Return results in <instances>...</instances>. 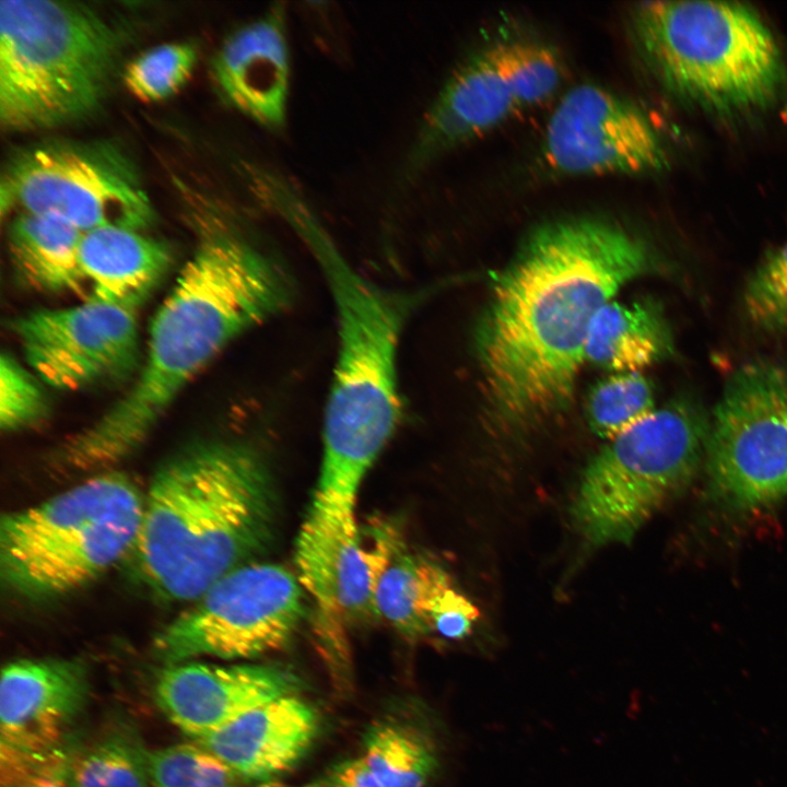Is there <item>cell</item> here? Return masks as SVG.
I'll use <instances>...</instances> for the list:
<instances>
[{
    "label": "cell",
    "instance_id": "obj_25",
    "mask_svg": "<svg viewBox=\"0 0 787 787\" xmlns=\"http://www.w3.org/2000/svg\"><path fill=\"white\" fill-rule=\"evenodd\" d=\"M68 787H151L148 751L131 735L113 733L73 756Z\"/></svg>",
    "mask_w": 787,
    "mask_h": 787
},
{
    "label": "cell",
    "instance_id": "obj_31",
    "mask_svg": "<svg viewBox=\"0 0 787 787\" xmlns=\"http://www.w3.org/2000/svg\"><path fill=\"white\" fill-rule=\"evenodd\" d=\"M71 755L64 745L20 750L0 745L1 787H68Z\"/></svg>",
    "mask_w": 787,
    "mask_h": 787
},
{
    "label": "cell",
    "instance_id": "obj_18",
    "mask_svg": "<svg viewBox=\"0 0 787 787\" xmlns=\"http://www.w3.org/2000/svg\"><path fill=\"white\" fill-rule=\"evenodd\" d=\"M212 74L230 105L268 129H281L291 74L284 9L271 8L230 34L212 61Z\"/></svg>",
    "mask_w": 787,
    "mask_h": 787
},
{
    "label": "cell",
    "instance_id": "obj_29",
    "mask_svg": "<svg viewBox=\"0 0 787 787\" xmlns=\"http://www.w3.org/2000/svg\"><path fill=\"white\" fill-rule=\"evenodd\" d=\"M500 55L520 110L549 99L562 79L557 54L529 39L498 40Z\"/></svg>",
    "mask_w": 787,
    "mask_h": 787
},
{
    "label": "cell",
    "instance_id": "obj_24",
    "mask_svg": "<svg viewBox=\"0 0 787 787\" xmlns=\"http://www.w3.org/2000/svg\"><path fill=\"white\" fill-rule=\"evenodd\" d=\"M362 757L383 787H426L438 766L424 736L392 721L367 728Z\"/></svg>",
    "mask_w": 787,
    "mask_h": 787
},
{
    "label": "cell",
    "instance_id": "obj_7",
    "mask_svg": "<svg viewBox=\"0 0 787 787\" xmlns=\"http://www.w3.org/2000/svg\"><path fill=\"white\" fill-rule=\"evenodd\" d=\"M143 504L136 483L111 471L2 516L3 584L30 599L81 588L130 555Z\"/></svg>",
    "mask_w": 787,
    "mask_h": 787
},
{
    "label": "cell",
    "instance_id": "obj_10",
    "mask_svg": "<svg viewBox=\"0 0 787 787\" xmlns=\"http://www.w3.org/2000/svg\"><path fill=\"white\" fill-rule=\"evenodd\" d=\"M705 460L713 491L752 509L787 495V366L757 360L727 380L710 415Z\"/></svg>",
    "mask_w": 787,
    "mask_h": 787
},
{
    "label": "cell",
    "instance_id": "obj_28",
    "mask_svg": "<svg viewBox=\"0 0 787 787\" xmlns=\"http://www.w3.org/2000/svg\"><path fill=\"white\" fill-rule=\"evenodd\" d=\"M197 50L188 43H166L132 59L122 73L129 93L144 103L166 99L190 79Z\"/></svg>",
    "mask_w": 787,
    "mask_h": 787
},
{
    "label": "cell",
    "instance_id": "obj_34",
    "mask_svg": "<svg viewBox=\"0 0 787 787\" xmlns=\"http://www.w3.org/2000/svg\"><path fill=\"white\" fill-rule=\"evenodd\" d=\"M305 787H383L363 757L341 761Z\"/></svg>",
    "mask_w": 787,
    "mask_h": 787
},
{
    "label": "cell",
    "instance_id": "obj_33",
    "mask_svg": "<svg viewBox=\"0 0 787 787\" xmlns=\"http://www.w3.org/2000/svg\"><path fill=\"white\" fill-rule=\"evenodd\" d=\"M479 614L478 608L470 600L450 587L433 609V631L449 639L465 638L471 633Z\"/></svg>",
    "mask_w": 787,
    "mask_h": 787
},
{
    "label": "cell",
    "instance_id": "obj_2",
    "mask_svg": "<svg viewBox=\"0 0 787 787\" xmlns=\"http://www.w3.org/2000/svg\"><path fill=\"white\" fill-rule=\"evenodd\" d=\"M291 298L286 272L246 239L221 233L202 242L153 318L140 376L70 441L67 462L96 469L130 455L195 375Z\"/></svg>",
    "mask_w": 787,
    "mask_h": 787
},
{
    "label": "cell",
    "instance_id": "obj_3",
    "mask_svg": "<svg viewBox=\"0 0 787 787\" xmlns=\"http://www.w3.org/2000/svg\"><path fill=\"white\" fill-rule=\"evenodd\" d=\"M273 516L271 480L251 448L195 444L152 479L130 553L133 567L158 597L192 602L261 550Z\"/></svg>",
    "mask_w": 787,
    "mask_h": 787
},
{
    "label": "cell",
    "instance_id": "obj_11",
    "mask_svg": "<svg viewBox=\"0 0 787 787\" xmlns=\"http://www.w3.org/2000/svg\"><path fill=\"white\" fill-rule=\"evenodd\" d=\"M54 216L82 233L104 226L140 231L154 210L129 162L106 146L50 143L28 149L8 166L1 210Z\"/></svg>",
    "mask_w": 787,
    "mask_h": 787
},
{
    "label": "cell",
    "instance_id": "obj_16",
    "mask_svg": "<svg viewBox=\"0 0 787 787\" xmlns=\"http://www.w3.org/2000/svg\"><path fill=\"white\" fill-rule=\"evenodd\" d=\"M294 562L301 586L327 615L341 621L376 616L354 510L313 500Z\"/></svg>",
    "mask_w": 787,
    "mask_h": 787
},
{
    "label": "cell",
    "instance_id": "obj_4",
    "mask_svg": "<svg viewBox=\"0 0 787 787\" xmlns=\"http://www.w3.org/2000/svg\"><path fill=\"white\" fill-rule=\"evenodd\" d=\"M325 274L338 318V355L325 408L314 500L350 510L401 416L397 353L422 294L385 289L356 271L322 227L304 237Z\"/></svg>",
    "mask_w": 787,
    "mask_h": 787
},
{
    "label": "cell",
    "instance_id": "obj_20",
    "mask_svg": "<svg viewBox=\"0 0 787 787\" xmlns=\"http://www.w3.org/2000/svg\"><path fill=\"white\" fill-rule=\"evenodd\" d=\"M362 550L375 615L409 638L432 632L433 609L453 587L447 573L412 552L400 530L384 519L368 525Z\"/></svg>",
    "mask_w": 787,
    "mask_h": 787
},
{
    "label": "cell",
    "instance_id": "obj_22",
    "mask_svg": "<svg viewBox=\"0 0 787 787\" xmlns=\"http://www.w3.org/2000/svg\"><path fill=\"white\" fill-rule=\"evenodd\" d=\"M673 353V338L661 307L653 299H612L595 317L585 362L614 373H635Z\"/></svg>",
    "mask_w": 787,
    "mask_h": 787
},
{
    "label": "cell",
    "instance_id": "obj_9",
    "mask_svg": "<svg viewBox=\"0 0 787 787\" xmlns=\"http://www.w3.org/2000/svg\"><path fill=\"white\" fill-rule=\"evenodd\" d=\"M303 615V587L292 572L273 563H246L166 624L153 648L166 665L201 656L252 658L283 647Z\"/></svg>",
    "mask_w": 787,
    "mask_h": 787
},
{
    "label": "cell",
    "instance_id": "obj_8",
    "mask_svg": "<svg viewBox=\"0 0 787 787\" xmlns=\"http://www.w3.org/2000/svg\"><path fill=\"white\" fill-rule=\"evenodd\" d=\"M710 416L680 395L623 431L584 469L571 507L591 547L629 543L693 478L705 458Z\"/></svg>",
    "mask_w": 787,
    "mask_h": 787
},
{
    "label": "cell",
    "instance_id": "obj_14",
    "mask_svg": "<svg viewBox=\"0 0 787 787\" xmlns=\"http://www.w3.org/2000/svg\"><path fill=\"white\" fill-rule=\"evenodd\" d=\"M304 683L279 665H167L153 695L167 719L192 740L204 738L270 701L297 695Z\"/></svg>",
    "mask_w": 787,
    "mask_h": 787
},
{
    "label": "cell",
    "instance_id": "obj_12",
    "mask_svg": "<svg viewBox=\"0 0 787 787\" xmlns=\"http://www.w3.org/2000/svg\"><path fill=\"white\" fill-rule=\"evenodd\" d=\"M27 364L49 386L79 390L129 376L138 365L134 309L89 298L12 322Z\"/></svg>",
    "mask_w": 787,
    "mask_h": 787
},
{
    "label": "cell",
    "instance_id": "obj_13",
    "mask_svg": "<svg viewBox=\"0 0 787 787\" xmlns=\"http://www.w3.org/2000/svg\"><path fill=\"white\" fill-rule=\"evenodd\" d=\"M543 158L561 175H642L662 169L657 130L633 103L595 84L566 92L544 131Z\"/></svg>",
    "mask_w": 787,
    "mask_h": 787
},
{
    "label": "cell",
    "instance_id": "obj_15",
    "mask_svg": "<svg viewBox=\"0 0 787 787\" xmlns=\"http://www.w3.org/2000/svg\"><path fill=\"white\" fill-rule=\"evenodd\" d=\"M87 694V672L79 660L43 658L7 663L0 681V745L31 751L63 745Z\"/></svg>",
    "mask_w": 787,
    "mask_h": 787
},
{
    "label": "cell",
    "instance_id": "obj_21",
    "mask_svg": "<svg viewBox=\"0 0 787 787\" xmlns=\"http://www.w3.org/2000/svg\"><path fill=\"white\" fill-rule=\"evenodd\" d=\"M165 244L138 230L104 226L82 234L80 263L90 298L134 309L171 265Z\"/></svg>",
    "mask_w": 787,
    "mask_h": 787
},
{
    "label": "cell",
    "instance_id": "obj_32",
    "mask_svg": "<svg viewBox=\"0 0 787 787\" xmlns=\"http://www.w3.org/2000/svg\"><path fill=\"white\" fill-rule=\"evenodd\" d=\"M47 401L35 376L11 354L0 357V425L3 431H16L42 420Z\"/></svg>",
    "mask_w": 787,
    "mask_h": 787
},
{
    "label": "cell",
    "instance_id": "obj_1",
    "mask_svg": "<svg viewBox=\"0 0 787 787\" xmlns=\"http://www.w3.org/2000/svg\"><path fill=\"white\" fill-rule=\"evenodd\" d=\"M651 268L621 224L569 218L533 230L495 275L475 337L491 404L517 426L569 406L599 310Z\"/></svg>",
    "mask_w": 787,
    "mask_h": 787
},
{
    "label": "cell",
    "instance_id": "obj_23",
    "mask_svg": "<svg viewBox=\"0 0 787 787\" xmlns=\"http://www.w3.org/2000/svg\"><path fill=\"white\" fill-rule=\"evenodd\" d=\"M82 232L54 216L22 212L9 227L11 261L32 287L49 293L78 290Z\"/></svg>",
    "mask_w": 787,
    "mask_h": 787
},
{
    "label": "cell",
    "instance_id": "obj_30",
    "mask_svg": "<svg viewBox=\"0 0 787 787\" xmlns=\"http://www.w3.org/2000/svg\"><path fill=\"white\" fill-rule=\"evenodd\" d=\"M743 307L759 329L787 330V244L770 252L753 271L744 287Z\"/></svg>",
    "mask_w": 787,
    "mask_h": 787
},
{
    "label": "cell",
    "instance_id": "obj_27",
    "mask_svg": "<svg viewBox=\"0 0 787 787\" xmlns=\"http://www.w3.org/2000/svg\"><path fill=\"white\" fill-rule=\"evenodd\" d=\"M151 787H255L196 741L148 751Z\"/></svg>",
    "mask_w": 787,
    "mask_h": 787
},
{
    "label": "cell",
    "instance_id": "obj_26",
    "mask_svg": "<svg viewBox=\"0 0 787 787\" xmlns=\"http://www.w3.org/2000/svg\"><path fill=\"white\" fill-rule=\"evenodd\" d=\"M655 410L651 381L641 372L614 373L589 391L586 416L591 431L609 441Z\"/></svg>",
    "mask_w": 787,
    "mask_h": 787
},
{
    "label": "cell",
    "instance_id": "obj_17",
    "mask_svg": "<svg viewBox=\"0 0 787 787\" xmlns=\"http://www.w3.org/2000/svg\"><path fill=\"white\" fill-rule=\"evenodd\" d=\"M518 111L520 107L495 42L467 59L439 91L412 145L409 171H419Z\"/></svg>",
    "mask_w": 787,
    "mask_h": 787
},
{
    "label": "cell",
    "instance_id": "obj_19",
    "mask_svg": "<svg viewBox=\"0 0 787 787\" xmlns=\"http://www.w3.org/2000/svg\"><path fill=\"white\" fill-rule=\"evenodd\" d=\"M320 727L317 708L297 695H289L265 703L193 741L248 784L265 786L286 775L304 759Z\"/></svg>",
    "mask_w": 787,
    "mask_h": 787
},
{
    "label": "cell",
    "instance_id": "obj_6",
    "mask_svg": "<svg viewBox=\"0 0 787 787\" xmlns=\"http://www.w3.org/2000/svg\"><path fill=\"white\" fill-rule=\"evenodd\" d=\"M122 36L84 3H0V122L33 131L94 114L111 86Z\"/></svg>",
    "mask_w": 787,
    "mask_h": 787
},
{
    "label": "cell",
    "instance_id": "obj_5",
    "mask_svg": "<svg viewBox=\"0 0 787 787\" xmlns=\"http://www.w3.org/2000/svg\"><path fill=\"white\" fill-rule=\"evenodd\" d=\"M636 44L674 96L721 115L771 105L786 82L780 47L751 8L732 1H647L632 10Z\"/></svg>",
    "mask_w": 787,
    "mask_h": 787
}]
</instances>
